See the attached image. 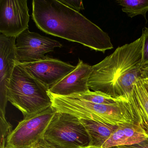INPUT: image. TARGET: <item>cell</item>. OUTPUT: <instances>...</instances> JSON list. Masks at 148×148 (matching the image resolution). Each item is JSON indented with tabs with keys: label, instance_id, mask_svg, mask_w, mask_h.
<instances>
[{
	"label": "cell",
	"instance_id": "obj_1",
	"mask_svg": "<svg viewBox=\"0 0 148 148\" xmlns=\"http://www.w3.org/2000/svg\"><path fill=\"white\" fill-rule=\"evenodd\" d=\"M32 7L33 19L44 32L103 53L113 48L108 34L59 1L34 0Z\"/></svg>",
	"mask_w": 148,
	"mask_h": 148
},
{
	"label": "cell",
	"instance_id": "obj_2",
	"mask_svg": "<svg viewBox=\"0 0 148 148\" xmlns=\"http://www.w3.org/2000/svg\"><path fill=\"white\" fill-rule=\"evenodd\" d=\"M143 36L115 51L92 66L88 80L89 88L117 99H126L133 106V88L139 79L147 73L142 67Z\"/></svg>",
	"mask_w": 148,
	"mask_h": 148
},
{
	"label": "cell",
	"instance_id": "obj_3",
	"mask_svg": "<svg viewBox=\"0 0 148 148\" xmlns=\"http://www.w3.org/2000/svg\"><path fill=\"white\" fill-rule=\"evenodd\" d=\"M48 94L52 107L56 111L68 113L81 119L112 125H132L142 127L140 116L126 99L113 104H98L68 96H58L49 92Z\"/></svg>",
	"mask_w": 148,
	"mask_h": 148
},
{
	"label": "cell",
	"instance_id": "obj_4",
	"mask_svg": "<svg viewBox=\"0 0 148 148\" xmlns=\"http://www.w3.org/2000/svg\"><path fill=\"white\" fill-rule=\"evenodd\" d=\"M49 89L17 62L7 89V99L26 117L51 106Z\"/></svg>",
	"mask_w": 148,
	"mask_h": 148
},
{
	"label": "cell",
	"instance_id": "obj_5",
	"mask_svg": "<svg viewBox=\"0 0 148 148\" xmlns=\"http://www.w3.org/2000/svg\"><path fill=\"white\" fill-rule=\"evenodd\" d=\"M46 141L61 148H88L90 137L80 119L56 112L44 136Z\"/></svg>",
	"mask_w": 148,
	"mask_h": 148
},
{
	"label": "cell",
	"instance_id": "obj_6",
	"mask_svg": "<svg viewBox=\"0 0 148 148\" xmlns=\"http://www.w3.org/2000/svg\"><path fill=\"white\" fill-rule=\"evenodd\" d=\"M56 112L51 106L24 118L7 138L5 148H35L44 139Z\"/></svg>",
	"mask_w": 148,
	"mask_h": 148
},
{
	"label": "cell",
	"instance_id": "obj_7",
	"mask_svg": "<svg viewBox=\"0 0 148 148\" xmlns=\"http://www.w3.org/2000/svg\"><path fill=\"white\" fill-rule=\"evenodd\" d=\"M16 53L18 62L32 63L45 58V54L53 51L55 47H61L58 41L37 33L25 30L16 38Z\"/></svg>",
	"mask_w": 148,
	"mask_h": 148
},
{
	"label": "cell",
	"instance_id": "obj_8",
	"mask_svg": "<svg viewBox=\"0 0 148 148\" xmlns=\"http://www.w3.org/2000/svg\"><path fill=\"white\" fill-rule=\"evenodd\" d=\"M27 0H0V32L17 37L28 29L30 19Z\"/></svg>",
	"mask_w": 148,
	"mask_h": 148
},
{
	"label": "cell",
	"instance_id": "obj_9",
	"mask_svg": "<svg viewBox=\"0 0 148 148\" xmlns=\"http://www.w3.org/2000/svg\"><path fill=\"white\" fill-rule=\"evenodd\" d=\"M18 63L33 77L49 88L71 73L76 67L59 60L47 56L36 62Z\"/></svg>",
	"mask_w": 148,
	"mask_h": 148
},
{
	"label": "cell",
	"instance_id": "obj_10",
	"mask_svg": "<svg viewBox=\"0 0 148 148\" xmlns=\"http://www.w3.org/2000/svg\"><path fill=\"white\" fill-rule=\"evenodd\" d=\"M15 37L0 35V114L5 116L7 89L17 64Z\"/></svg>",
	"mask_w": 148,
	"mask_h": 148
},
{
	"label": "cell",
	"instance_id": "obj_11",
	"mask_svg": "<svg viewBox=\"0 0 148 148\" xmlns=\"http://www.w3.org/2000/svg\"><path fill=\"white\" fill-rule=\"evenodd\" d=\"M92 71V66L79 59L75 70L51 86L48 92L58 96H68L88 91V80Z\"/></svg>",
	"mask_w": 148,
	"mask_h": 148
},
{
	"label": "cell",
	"instance_id": "obj_12",
	"mask_svg": "<svg viewBox=\"0 0 148 148\" xmlns=\"http://www.w3.org/2000/svg\"><path fill=\"white\" fill-rule=\"evenodd\" d=\"M148 138V136L140 126L120 125L111 135L101 148H111L140 143Z\"/></svg>",
	"mask_w": 148,
	"mask_h": 148
},
{
	"label": "cell",
	"instance_id": "obj_13",
	"mask_svg": "<svg viewBox=\"0 0 148 148\" xmlns=\"http://www.w3.org/2000/svg\"><path fill=\"white\" fill-rule=\"evenodd\" d=\"M79 119L89 134L90 144L88 148H101L119 126L92 120Z\"/></svg>",
	"mask_w": 148,
	"mask_h": 148
},
{
	"label": "cell",
	"instance_id": "obj_14",
	"mask_svg": "<svg viewBox=\"0 0 148 148\" xmlns=\"http://www.w3.org/2000/svg\"><path fill=\"white\" fill-rule=\"evenodd\" d=\"M146 77L136 82L134 90L139 103L142 127L148 136V82Z\"/></svg>",
	"mask_w": 148,
	"mask_h": 148
},
{
	"label": "cell",
	"instance_id": "obj_15",
	"mask_svg": "<svg viewBox=\"0 0 148 148\" xmlns=\"http://www.w3.org/2000/svg\"><path fill=\"white\" fill-rule=\"evenodd\" d=\"M116 2L122 7V11L127 14L130 18L142 15L146 19L148 0H119Z\"/></svg>",
	"mask_w": 148,
	"mask_h": 148
},
{
	"label": "cell",
	"instance_id": "obj_16",
	"mask_svg": "<svg viewBox=\"0 0 148 148\" xmlns=\"http://www.w3.org/2000/svg\"><path fill=\"white\" fill-rule=\"evenodd\" d=\"M68 97L98 104H113L123 100L116 99L100 92L91 91L90 90L86 92L73 94Z\"/></svg>",
	"mask_w": 148,
	"mask_h": 148
},
{
	"label": "cell",
	"instance_id": "obj_17",
	"mask_svg": "<svg viewBox=\"0 0 148 148\" xmlns=\"http://www.w3.org/2000/svg\"><path fill=\"white\" fill-rule=\"evenodd\" d=\"M143 36L142 51V65L143 69L148 66V28L145 27L143 30Z\"/></svg>",
	"mask_w": 148,
	"mask_h": 148
},
{
	"label": "cell",
	"instance_id": "obj_18",
	"mask_svg": "<svg viewBox=\"0 0 148 148\" xmlns=\"http://www.w3.org/2000/svg\"><path fill=\"white\" fill-rule=\"evenodd\" d=\"M59 1L77 12H79V11L84 9L83 1L80 0H60Z\"/></svg>",
	"mask_w": 148,
	"mask_h": 148
},
{
	"label": "cell",
	"instance_id": "obj_19",
	"mask_svg": "<svg viewBox=\"0 0 148 148\" xmlns=\"http://www.w3.org/2000/svg\"><path fill=\"white\" fill-rule=\"evenodd\" d=\"M35 148H61L43 139Z\"/></svg>",
	"mask_w": 148,
	"mask_h": 148
},
{
	"label": "cell",
	"instance_id": "obj_20",
	"mask_svg": "<svg viewBox=\"0 0 148 148\" xmlns=\"http://www.w3.org/2000/svg\"><path fill=\"white\" fill-rule=\"evenodd\" d=\"M143 70L145 72L148 74V66L145 67V68H143Z\"/></svg>",
	"mask_w": 148,
	"mask_h": 148
},
{
	"label": "cell",
	"instance_id": "obj_21",
	"mask_svg": "<svg viewBox=\"0 0 148 148\" xmlns=\"http://www.w3.org/2000/svg\"><path fill=\"white\" fill-rule=\"evenodd\" d=\"M146 78H147V80L148 82V74H147V77H146Z\"/></svg>",
	"mask_w": 148,
	"mask_h": 148
},
{
	"label": "cell",
	"instance_id": "obj_22",
	"mask_svg": "<svg viewBox=\"0 0 148 148\" xmlns=\"http://www.w3.org/2000/svg\"><path fill=\"white\" fill-rule=\"evenodd\" d=\"M147 74H148V73H147Z\"/></svg>",
	"mask_w": 148,
	"mask_h": 148
}]
</instances>
